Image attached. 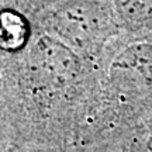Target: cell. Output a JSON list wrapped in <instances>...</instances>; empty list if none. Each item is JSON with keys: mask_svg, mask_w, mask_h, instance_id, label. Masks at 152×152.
Instances as JSON below:
<instances>
[{"mask_svg": "<svg viewBox=\"0 0 152 152\" xmlns=\"http://www.w3.org/2000/svg\"><path fill=\"white\" fill-rule=\"evenodd\" d=\"M100 66L38 31L17 54L0 55V134L16 147L83 149L96 137Z\"/></svg>", "mask_w": 152, "mask_h": 152, "instance_id": "cell-1", "label": "cell"}, {"mask_svg": "<svg viewBox=\"0 0 152 152\" xmlns=\"http://www.w3.org/2000/svg\"><path fill=\"white\" fill-rule=\"evenodd\" d=\"M118 26L114 0H61L34 20L38 31L59 39L97 66Z\"/></svg>", "mask_w": 152, "mask_h": 152, "instance_id": "cell-2", "label": "cell"}, {"mask_svg": "<svg viewBox=\"0 0 152 152\" xmlns=\"http://www.w3.org/2000/svg\"><path fill=\"white\" fill-rule=\"evenodd\" d=\"M82 152H152V114L115 128Z\"/></svg>", "mask_w": 152, "mask_h": 152, "instance_id": "cell-3", "label": "cell"}, {"mask_svg": "<svg viewBox=\"0 0 152 152\" xmlns=\"http://www.w3.org/2000/svg\"><path fill=\"white\" fill-rule=\"evenodd\" d=\"M120 26L131 33L152 30V0H114Z\"/></svg>", "mask_w": 152, "mask_h": 152, "instance_id": "cell-4", "label": "cell"}, {"mask_svg": "<svg viewBox=\"0 0 152 152\" xmlns=\"http://www.w3.org/2000/svg\"><path fill=\"white\" fill-rule=\"evenodd\" d=\"M11 1L17 10L34 23V20H37L45 11L51 10L61 0H11Z\"/></svg>", "mask_w": 152, "mask_h": 152, "instance_id": "cell-5", "label": "cell"}, {"mask_svg": "<svg viewBox=\"0 0 152 152\" xmlns=\"http://www.w3.org/2000/svg\"><path fill=\"white\" fill-rule=\"evenodd\" d=\"M11 152H82L72 147H55V145H21Z\"/></svg>", "mask_w": 152, "mask_h": 152, "instance_id": "cell-6", "label": "cell"}, {"mask_svg": "<svg viewBox=\"0 0 152 152\" xmlns=\"http://www.w3.org/2000/svg\"><path fill=\"white\" fill-rule=\"evenodd\" d=\"M14 148V145H11L9 141H6V140H3V137H0V152H11Z\"/></svg>", "mask_w": 152, "mask_h": 152, "instance_id": "cell-7", "label": "cell"}]
</instances>
